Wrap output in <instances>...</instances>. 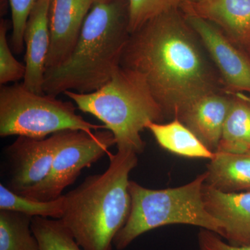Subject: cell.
<instances>
[{
    "mask_svg": "<svg viewBox=\"0 0 250 250\" xmlns=\"http://www.w3.org/2000/svg\"><path fill=\"white\" fill-rule=\"evenodd\" d=\"M206 53L185 15L176 9L130 34L121 65L144 77L167 119L198 97L225 90Z\"/></svg>",
    "mask_w": 250,
    "mask_h": 250,
    "instance_id": "1",
    "label": "cell"
},
{
    "mask_svg": "<svg viewBox=\"0 0 250 250\" xmlns=\"http://www.w3.org/2000/svg\"><path fill=\"white\" fill-rule=\"evenodd\" d=\"M129 36L128 0L94 2L72 53L59 66L46 70L44 93L57 97L67 90L100 89L121 65Z\"/></svg>",
    "mask_w": 250,
    "mask_h": 250,
    "instance_id": "2",
    "label": "cell"
},
{
    "mask_svg": "<svg viewBox=\"0 0 250 250\" xmlns=\"http://www.w3.org/2000/svg\"><path fill=\"white\" fill-rule=\"evenodd\" d=\"M109 159L105 172L88 176L65 195L60 220L83 250H112L129 215V177L137 166L138 154L118 149Z\"/></svg>",
    "mask_w": 250,
    "mask_h": 250,
    "instance_id": "3",
    "label": "cell"
},
{
    "mask_svg": "<svg viewBox=\"0 0 250 250\" xmlns=\"http://www.w3.org/2000/svg\"><path fill=\"white\" fill-rule=\"evenodd\" d=\"M63 94L81 111L103 122L114 136L118 149L137 154L146 147L141 133L147 123L166 119L144 77L121 65L100 89L89 93L67 90Z\"/></svg>",
    "mask_w": 250,
    "mask_h": 250,
    "instance_id": "4",
    "label": "cell"
},
{
    "mask_svg": "<svg viewBox=\"0 0 250 250\" xmlns=\"http://www.w3.org/2000/svg\"><path fill=\"white\" fill-rule=\"evenodd\" d=\"M206 178L205 172L185 185L159 190L130 181L129 215L114 238L113 246L124 250L143 233L177 224L199 227L223 238V224L208 213L204 204L202 190Z\"/></svg>",
    "mask_w": 250,
    "mask_h": 250,
    "instance_id": "5",
    "label": "cell"
},
{
    "mask_svg": "<svg viewBox=\"0 0 250 250\" xmlns=\"http://www.w3.org/2000/svg\"><path fill=\"white\" fill-rule=\"evenodd\" d=\"M106 129L93 124L76 113L70 101L47 94H37L22 83L1 85L0 136H24L43 139L64 130L93 133Z\"/></svg>",
    "mask_w": 250,
    "mask_h": 250,
    "instance_id": "6",
    "label": "cell"
},
{
    "mask_svg": "<svg viewBox=\"0 0 250 250\" xmlns=\"http://www.w3.org/2000/svg\"><path fill=\"white\" fill-rule=\"evenodd\" d=\"M58 136V146L49 174L40 184L21 195L41 201L59 198L76 181L83 169L100 160L116 144L108 130L93 133L64 130L59 131Z\"/></svg>",
    "mask_w": 250,
    "mask_h": 250,
    "instance_id": "7",
    "label": "cell"
},
{
    "mask_svg": "<svg viewBox=\"0 0 250 250\" xmlns=\"http://www.w3.org/2000/svg\"><path fill=\"white\" fill-rule=\"evenodd\" d=\"M186 18L214 63L225 91L229 95L250 94V58L244 49L209 21L195 16Z\"/></svg>",
    "mask_w": 250,
    "mask_h": 250,
    "instance_id": "8",
    "label": "cell"
},
{
    "mask_svg": "<svg viewBox=\"0 0 250 250\" xmlns=\"http://www.w3.org/2000/svg\"><path fill=\"white\" fill-rule=\"evenodd\" d=\"M58 141V132L43 139L18 136L6 149L11 166L9 188L22 193L44 180L52 167Z\"/></svg>",
    "mask_w": 250,
    "mask_h": 250,
    "instance_id": "9",
    "label": "cell"
},
{
    "mask_svg": "<svg viewBox=\"0 0 250 250\" xmlns=\"http://www.w3.org/2000/svg\"><path fill=\"white\" fill-rule=\"evenodd\" d=\"M93 0H49L50 47L46 70L59 66L72 53Z\"/></svg>",
    "mask_w": 250,
    "mask_h": 250,
    "instance_id": "10",
    "label": "cell"
},
{
    "mask_svg": "<svg viewBox=\"0 0 250 250\" xmlns=\"http://www.w3.org/2000/svg\"><path fill=\"white\" fill-rule=\"evenodd\" d=\"M232 98L225 90L205 94L184 106L175 117L215 153Z\"/></svg>",
    "mask_w": 250,
    "mask_h": 250,
    "instance_id": "11",
    "label": "cell"
},
{
    "mask_svg": "<svg viewBox=\"0 0 250 250\" xmlns=\"http://www.w3.org/2000/svg\"><path fill=\"white\" fill-rule=\"evenodd\" d=\"M202 198L208 213L223 224L229 244L250 246V191L224 192L205 184Z\"/></svg>",
    "mask_w": 250,
    "mask_h": 250,
    "instance_id": "12",
    "label": "cell"
},
{
    "mask_svg": "<svg viewBox=\"0 0 250 250\" xmlns=\"http://www.w3.org/2000/svg\"><path fill=\"white\" fill-rule=\"evenodd\" d=\"M49 0H39L31 10L24 34L25 75L22 84L37 94L43 92L46 62L50 47Z\"/></svg>",
    "mask_w": 250,
    "mask_h": 250,
    "instance_id": "13",
    "label": "cell"
},
{
    "mask_svg": "<svg viewBox=\"0 0 250 250\" xmlns=\"http://www.w3.org/2000/svg\"><path fill=\"white\" fill-rule=\"evenodd\" d=\"M180 9L186 16L213 23L240 47L250 35V0H200Z\"/></svg>",
    "mask_w": 250,
    "mask_h": 250,
    "instance_id": "14",
    "label": "cell"
},
{
    "mask_svg": "<svg viewBox=\"0 0 250 250\" xmlns=\"http://www.w3.org/2000/svg\"><path fill=\"white\" fill-rule=\"evenodd\" d=\"M205 184L221 191H250V151L215 152L207 165Z\"/></svg>",
    "mask_w": 250,
    "mask_h": 250,
    "instance_id": "15",
    "label": "cell"
},
{
    "mask_svg": "<svg viewBox=\"0 0 250 250\" xmlns=\"http://www.w3.org/2000/svg\"><path fill=\"white\" fill-rule=\"evenodd\" d=\"M146 129L163 149L177 155L209 160L215 155L177 117L167 123L149 122Z\"/></svg>",
    "mask_w": 250,
    "mask_h": 250,
    "instance_id": "16",
    "label": "cell"
},
{
    "mask_svg": "<svg viewBox=\"0 0 250 250\" xmlns=\"http://www.w3.org/2000/svg\"><path fill=\"white\" fill-rule=\"evenodd\" d=\"M217 152L245 153L250 151V103L232 95Z\"/></svg>",
    "mask_w": 250,
    "mask_h": 250,
    "instance_id": "17",
    "label": "cell"
},
{
    "mask_svg": "<svg viewBox=\"0 0 250 250\" xmlns=\"http://www.w3.org/2000/svg\"><path fill=\"white\" fill-rule=\"evenodd\" d=\"M33 217L0 210V250H40L32 229Z\"/></svg>",
    "mask_w": 250,
    "mask_h": 250,
    "instance_id": "18",
    "label": "cell"
},
{
    "mask_svg": "<svg viewBox=\"0 0 250 250\" xmlns=\"http://www.w3.org/2000/svg\"><path fill=\"white\" fill-rule=\"evenodd\" d=\"M65 207V195L51 201H41L12 191L0 184V210H14L31 217L60 220Z\"/></svg>",
    "mask_w": 250,
    "mask_h": 250,
    "instance_id": "19",
    "label": "cell"
},
{
    "mask_svg": "<svg viewBox=\"0 0 250 250\" xmlns=\"http://www.w3.org/2000/svg\"><path fill=\"white\" fill-rule=\"evenodd\" d=\"M31 229L40 250H83L61 220L33 217Z\"/></svg>",
    "mask_w": 250,
    "mask_h": 250,
    "instance_id": "20",
    "label": "cell"
},
{
    "mask_svg": "<svg viewBox=\"0 0 250 250\" xmlns=\"http://www.w3.org/2000/svg\"><path fill=\"white\" fill-rule=\"evenodd\" d=\"M129 31L133 34L153 18L180 9L183 0H128Z\"/></svg>",
    "mask_w": 250,
    "mask_h": 250,
    "instance_id": "21",
    "label": "cell"
},
{
    "mask_svg": "<svg viewBox=\"0 0 250 250\" xmlns=\"http://www.w3.org/2000/svg\"><path fill=\"white\" fill-rule=\"evenodd\" d=\"M8 23L4 20L0 22V84L6 85L11 82H17L24 79L25 65L15 58L10 49L6 33Z\"/></svg>",
    "mask_w": 250,
    "mask_h": 250,
    "instance_id": "22",
    "label": "cell"
},
{
    "mask_svg": "<svg viewBox=\"0 0 250 250\" xmlns=\"http://www.w3.org/2000/svg\"><path fill=\"white\" fill-rule=\"evenodd\" d=\"M39 0H9L12 19L11 47L16 54L24 49V34L31 10Z\"/></svg>",
    "mask_w": 250,
    "mask_h": 250,
    "instance_id": "23",
    "label": "cell"
},
{
    "mask_svg": "<svg viewBox=\"0 0 250 250\" xmlns=\"http://www.w3.org/2000/svg\"><path fill=\"white\" fill-rule=\"evenodd\" d=\"M220 237L216 233L201 229L197 236L199 250H250V246H231Z\"/></svg>",
    "mask_w": 250,
    "mask_h": 250,
    "instance_id": "24",
    "label": "cell"
},
{
    "mask_svg": "<svg viewBox=\"0 0 250 250\" xmlns=\"http://www.w3.org/2000/svg\"><path fill=\"white\" fill-rule=\"evenodd\" d=\"M242 48L244 49L245 52H246L247 54H248V57L250 58V35L249 37L247 39L246 42H245L244 45H243Z\"/></svg>",
    "mask_w": 250,
    "mask_h": 250,
    "instance_id": "25",
    "label": "cell"
},
{
    "mask_svg": "<svg viewBox=\"0 0 250 250\" xmlns=\"http://www.w3.org/2000/svg\"><path fill=\"white\" fill-rule=\"evenodd\" d=\"M232 95H236L238 98L243 99V100H246L248 103H250V95H248V94L243 93H236L232 94Z\"/></svg>",
    "mask_w": 250,
    "mask_h": 250,
    "instance_id": "26",
    "label": "cell"
},
{
    "mask_svg": "<svg viewBox=\"0 0 250 250\" xmlns=\"http://www.w3.org/2000/svg\"><path fill=\"white\" fill-rule=\"evenodd\" d=\"M200 1V0H183V3H182V4H184V3L196 2V1Z\"/></svg>",
    "mask_w": 250,
    "mask_h": 250,
    "instance_id": "27",
    "label": "cell"
},
{
    "mask_svg": "<svg viewBox=\"0 0 250 250\" xmlns=\"http://www.w3.org/2000/svg\"><path fill=\"white\" fill-rule=\"evenodd\" d=\"M93 2H104V1H111V0H93Z\"/></svg>",
    "mask_w": 250,
    "mask_h": 250,
    "instance_id": "28",
    "label": "cell"
}]
</instances>
